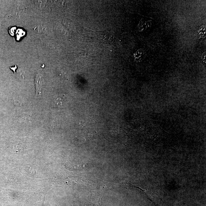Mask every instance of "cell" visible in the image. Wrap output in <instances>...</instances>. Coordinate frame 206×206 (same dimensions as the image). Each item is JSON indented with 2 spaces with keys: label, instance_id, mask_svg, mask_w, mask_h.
<instances>
[{
  "label": "cell",
  "instance_id": "1",
  "mask_svg": "<svg viewBox=\"0 0 206 206\" xmlns=\"http://www.w3.org/2000/svg\"><path fill=\"white\" fill-rule=\"evenodd\" d=\"M55 103L58 107H63L65 106L68 103L67 97L64 95H61L57 96L55 99Z\"/></svg>",
  "mask_w": 206,
  "mask_h": 206
},
{
  "label": "cell",
  "instance_id": "2",
  "mask_svg": "<svg viewBox=\"0 0 206 206\" xmlns=\"http://www.w3.org/2000/svg\"><path fill=\"white\" fill-rule=\"evenodd\" d=\"M146 56V52L143 49H140L137 50L134 54V58L137 62L141 61L144 59Z\"/></svg>",
  "mask_w": 206,
  "mask_h": 206
},
{
  "label": "cell",
  "instance_id": "3",
  "mask_svg": "<svg viewBox=\"0 0 206 206\" xmlns=\"http://www.w3.org/2000/svg\"><path fill=\"white\" fill-rule=\"evenodd\" d=\"M14 102H15V104L17 106H21L23 104V102L22 97L19 96H17V97L14 99Z\"/></svg>",
  "mask_w": 206,
  "mask_h": 206
}]
</instances>
